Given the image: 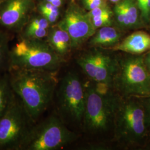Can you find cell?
<instances>
[{"instance_id": "obj_5", "label": "cell", "mask_w": 150, "mask_h": 150, "mask_svg": "<svg viewBox=\"0 0 150 150\" xmlns=\"http://www.w3.org/2000/svg\"><path fill=\"white\" fill-rule=\"evenodd\" d=\"M112 90L121 97L150 96V72L144 55H127L118 59Z\"/></svg>"}, {"instance_id": "obj_20", "label": "cell", "mask_w": 150, "mask_h": 150, "mask_svg": "<svg viewBox=\"0 0 150 150\" xmlns=\"http://www.w3.org/2000/svg\"><path fill=\"white\" fill-rule=\"evenodd\" d=\"M111 14H106L101 16H97L95 18V21L92 22L95 28H101L106 26H110L112 25L111 19Z\"/></svg>"}, {"instance_id": "obj_29", "label": "cell", "mask_w": 150, "mask_h": 150, "mask_svg": "<svg viewBox=\"0 0 150 150\" xmlns=\"http://www.w3.org/2000/svg\"><path fill=\"white\" fill-rule=\"evenodd\" d=\"M109 1H111L112 2H117L120 0H109Z\"/></svg>"}, {"instance_id": "obj_10", "label": "cell", "mask_w": 150, "mask_h": 150, "mask_svg": "<svg viewBox=\"0 0 150 150\" xmlns=\"http://www.w3.org/2000/svg\"><path fill=\"white\" fill-rule=\"evenodd\" d=\"M70 36L72 48H76L96 32L90 17L76 5L67 8L63 18L56 25Z\"/></svg>"}, {"instance_id": "obj_2", "label": "cell", "mask_w": 150, "mask_h": 150, "mask_svg": "<svg viewBox=\"0 0 150 150\" xmlns=\"http://www.w3.org/2000/svg\"><path fill=\"white\" fill-rule=\"evenodd\" d=\"M112 140L124 148L150 147L145 110L139 97H120Z\"/></svg>"}, {"instance_id": "obj_13", "label": "cell", "mask_w": 150, "mask_h": 150, "mask_svg": "<svg viewBox=\"0 0 150 150\" xmlns=\"http://www.w3.org/2000/svg\"><path fill=\"white\" fill-rule=\"evenodd\" d=\"M46 41L54 51L65 61L72 48L69 34L56 25L50 27Z\"/></svg>"}, {"instance_id": "obj_27", "label": "cell", "mask_w": 150, "mask_h": 150, "mask_svg": "<svg viewBox=\"0 0 150 150\" xmlns=\"http://www.w3.org/2000/svg\"><path fill=\"white\" fill-rule=\"evenodd\" d=\"M45 1L58 7H61V6L62 5V0H45Z\"/></svg>"}, {"instance_id": "obj_6", "label": "cell", "mask_w": 150, "mask_h": 150, "mask_svg": "<svg viewBox=\"0 0 150 150\" xmlns=\"http://www.w3.org/2000/svg\"><path fill=\"white\" fill-rule=\"evenodd\" d=\"M55 93L57 115L67 126L82 129L86 92L79 76L73 71L67 72L59 81Z\"/></svg>"}, {"instance_id": "obj_17", "label": "cell", "mask_w": 150, "mask_h": 150, "mask_svg": "<svg viewBox=\"0 0 150 150\" xmlns=\"http://www.w3.org/2000/svg\"><path fill=\"white\" fill-rule=\"evenodd\" d=\"M15 96L11 88L8 74L0 78V118L10 104Z\"/></svg>"}, {"instance_id": "obj_16", "label": "cell", "mask_w": 150, "mask_h": 150, "mask_svg": "<svg viewBox=\"0 0 150 150\" xmlns=\"http://www.w3.org/2000/svg\"><path fill=\"white\" fill-rule=\"evenodd\" d=\"M124 11V20L122 28L132 29L142 26L139 21L137 7L132 0H124L121 2Z\"/></svg>"}, {"instance_id": "obj_11", "label": "cell", "mask_w": 150, "mask_h": 150, "mask_svg": "<svg viewBox=\"0 0 150 150\" xmlns=\"http://www.w3.org/2000/svg\"><path fill=\"white\" fill-rule=\"evenodd\" d=\"M33 0H4L0 4V28L20 33L31 16Z\"/></svg>"}, {"instance_id": "obj_18", "label": "cell", "mask_w": 150, "mask_h": 150, "mask_svg": "<svg viewBox=\"0 0 150 150\" xmlns=\"http://www.w3.org/2000/svg\"><path fill=\"white\" fill-rule=\"evenodd\" d=\"M8 33L0 28V74L8 71L10 51Z\"/></svg>"}, {"instance_id": "obj_19", "label": "cell", "mask_w": 150, "mask_h": 150, "mask_svg": "<svg viewBox=\"0 0 150 150\" xmlns=\"http://www.w3.org/2000/svg\"><path fill=\"white\" fill-rule=\"evenodd\" d=\"M38 9L40 14L47 20L51 26L56 23L59 17V7L46 1L38 5Z\"/></svg>"}, {"instance_id": "obj_21", "label": "cell", "mask_w": 150, "mask_h": 150, "mask_svg": "<svg viewBox=\"0 0 150 150\" xmlns=\"http://www.w3.org/2000/svg\"><path fill=\"white\" fill-rule=\"evenodd\" d=\"M139 98L144 107L146 123L150 133V96Z\"/></svg>"}, {"instance_id": "obj_7", "label": "cell", "mask_w": 150, "mask_h": 150, "mask_svg": "<svg viewBox=\"0 0 150 150\" xmlns=\"http://www.w3.org/2000/svg\"><path fill=\"white\" fill-rule=\"evenodd\" d=\"M77 134L56 113L32 126L19 150H56L71 144Z\"/></svg>"}, {"instance_id": "obj_25", "label": "cell", "mask_w": 150, "mask_h": 150, "mask_svg": "<svg viewBox=\"0 0 150 150\" xmlns=\"http://www.w3.org/2000/svg\"><path fill=\"white\" fill-rule=\"evenodd\" d=\"M149 0H137L138 1V7L142 12V14L144 12L146 7L148 4Z\"/></svg>"}, {"instance_id": "obj_15", "label": "cell", "mask_w": 150, "mask_h": 150, "mask_svg": "<svg viewBox=\"0 0 150 150\" xmlns=\"http://www.w3.org/2000/svg\"><path fill=\"white\" fill-rule=\"evenodd\" d=\"M121 36L120 32L114 27H101L92 36L90 43L94 46L113 47L119 43Z\"/></svg>"}, {"instance_id": "obj_3", "label": "cell", "mask_w": 150, "mask_h": 150, "mask_svg": "<svg viewBox=\"0 0 150 150\" xmlns=\"http://www.w3.org/2000/svg\"><path fill=\"white\" fill-rule=\"evenodd\" d=\"M86 103L82 129L94 138L104 139L112 134L120 97L112 89L102 91L94 83L85 86Z\"/></svg>"}, {"instance_id": "obj_12", "label": "cell", "mask_w": 150, "mask_h": 150, "mask_svg": "<svg viewBox=\"0 0 150 150\" xmlns=\"http://www.w3.org/2000/svg\"><path fill=\"white\" fill-rule=\"evenodd\" d=\"M150 49V35L144 31L132 33L122 42L112 47L114 51H120L126 53L140 55Z\"/></svg>"}, {"instance_id": "obj_30", "label": "cell", "mask_w": 150, "mask_h": 150, "mask_svg": "<svg viewBox=\"0 0 150 150\" xmlns=\"http://www.w3.org/2000/svg\"><path fill=\"white\" fill-rule=\"evenodd\" d=\"M4 1V0H0V4H1Z\"/></svg>"}, {"instance_id": "obj_28", "label": "cell", "mask_w": 150, "mask_h": 150, "mask_svg": "<svg viewBox=\"0 0 150 150\" xmlns=\"http://www.w3.org/2000/svg\"><path fill=\"white\" fill-rule=\"evenodd\" d=\"M98 0H83V2H91V1H95Z\"/></svg>"}, {"instance_id": "obj_1", "label": "cell", "mask_w": 150, "mask_h": 150, "mask_svg": "<svg viewBox=\"0 0 150 150\" xmlns=\"http://www.w3.org/2000/svg\"><path fill=\"white\" fill-rule=\"evenodd\" d=\"M57 72L38 70L8 72L11 88L33 124L47 110L54 98L59 81Z\"/></svg>"}, {"instance_id": "obj_26", "label": "cell", "mask_w": 150, "mask_h": 150, "mask_svg": "<svg viewBox=\"0 0 150 150\" xmlns=\"http://www.w3.org/2000/svg\"><path fill=\"white\" fill-rule=\"evenodd\" d=\"M144 61L147 70L150 72V49L147 54L144 55Z\"/></svg>"}, {"instance_id": "obj_22", "label": "cell", "mask_w": 150, "mask_h": 150, "mask_svg": "<svg viewBox=\"0 0 150 150\" xmlns=\"http://www.w3.org/2000/svg\"><path fill=\"white\" fill-rule=\"evenodd\" d=\"M87 13L91 18L94 17L101 16L103 15L112 14V12L110 10V8L108 7V6H105L97 7L96 8L92 10Z\"/></svg>"}, {"instance_id": "obj_14", "label": "cell", "mask_w": 150, "mask_h": 150, "mask_svg": "<svg viewBox=\"0 0 150 150\" xmlns=\"http://www.w3.org/2000/svg\"><path fill=\"white\" fill-rule=\"evenodd\" d=\"M50 23L41 14L31 15L29 21L19 33V38L44 40L48 35Z\"/></svg>"}, {"instance_id": "obj_4", "label": "cell", "mask_w": 150, "mask_h": 150, "mask_svg": "<svg viewBox=\"0 0 150 150\" xmlns=\"http://www.w3.org/2000/svg\"><path fill=\"white\" fill-rule=\"evenodd\" d=\"M64 62L46 40L19 38L10 49L7 72L17 70L58 71Z\"/></svg>"}, {"instance_id": "obj_8", "label": "cell", "mask_w": 150, "mask_h": 150, "mask_svg": "<svg viewBox=\"0 0 150 150\" xmlns=\"http://www.w3.org/2000/svg\"><path fill=\"white\" fill-rule=\"evenodd\" d=\"M33 125L21 101L15 93L0 118V150H19Z\"/></svg>"}, {"instance_id": "obj_24", "label": "cell", "mask_w": 150, "mask_h": 150, "mask_svg": "<svg viewBox=\"0 0 150 150\" xmlns=\"http://www.w3.org/2000/svg\"><path fill=\"white\" fill-rule=\"evenodd\" d=\"M85 7L87 10L91 11L92 10L96 8L97 7L107 6V4L105 0H98L95 1H91L87 2H83Z\"/></svg>"}, {"instance_id": "obj_23", "label": "cell", "mask_w": 150, "mask_h": 150, "mask_svg": "<svg viewBox=\"0 0 150 150\" xmlns=\"http://www.w3.org/2000/svg\"><path fill=\"white\" fill-rule=\"evenodd\" d=\"M115 12L116 15L118 25L122 28L124 20V12L121 2L118 3L115 7Z\"/></svg>"}, {"instance_id": "obj_9", "label": "cell", "mask_w": 150, "mask_h": 150, "mask_svg": "<svg viewBox=\"0 0 150 150\" xmlns=\"http://www.w3.org/2000/svg\"><path fill=\"white\" fill-rule=\"evenodd\" d=\"M77 63L95 85L112 89L113 81L117 69V58L95 50L81 55Z\"/></svg>"}]
</instances>
